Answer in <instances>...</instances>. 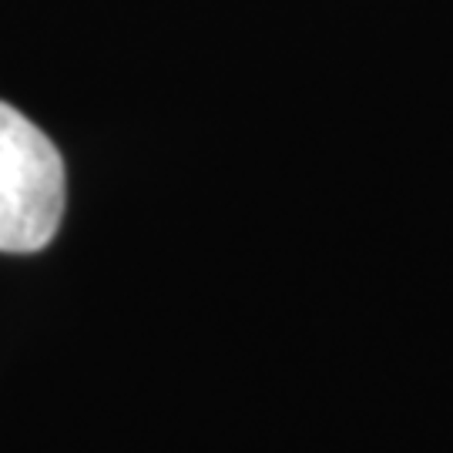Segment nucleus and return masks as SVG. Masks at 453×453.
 <instances>
[{"mask_svg": "<svg viewBox=\"0 0 453 453\" xmlns=\"http://www.w3.org/2000/svg\"><path fill=\"white\" fill-rule=\"evenodd\" d=\"M65 158L31 118L0 101V252H37L65 219Z\"/></svg>", "mask_w": 453, "mask_h": 453, "instance_id": "1", "label": "nucleus"}]
</instances>
